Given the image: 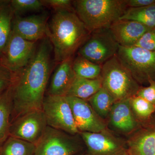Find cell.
I'll list each match as a JSON object with an SVG mask.
<instances>
[{
  "instance_id": "obj_1",
  "label": "cell",
  "mask_w": 155,
  "mask_h": 155,
  "mask_svg": "<svg viewBox=\"0 0 155 155\" xmlns=\"http://www.w3.org/2000/svg\"><path fill=\"white\" fill-rule=\"evenodd\" d=\"M52 50L49 40L45 37L29 63L14 73L11 86L13 105L11 122L28 112L42 110L52 68Z\"/></svg>"
},
{
  "instance_id": "obj_2",
  "label": "cell",
  "mask_w": 155,
  "mask_h": 155,
  "mask_svg": "<svg viewBox=\"0 0 155 155\" xmlns=\"http://www.w3.org/2000/svg\"><path fill=\"white\" fill-rule=\"evenodd\" d=\"M91 32L74 9L55 11L47 25L46 35L51 44L56 62L73 57Z\"/></svg>"
},
{
  "instance_id": "obj_3",
  "label": "cell",
  "mask_w": 155,
  "mask_h": 155,
  "mask_svg": "<svg viewBox=\"0 0 155 155\" xmlns=\"http://www.w3.org/2000/svg\"><path fill=\"white\" fill-rule=\"evenodd\" d=\"M72 6L90 32L110 28L127 8L125 0H76L72 1Z\"/></svg>"
},
{
  "instance_id": "obj_4",
  "label": "cell",
  "mask_w": 155,
  "mask_h": 155,
  "mask_svg": "<svg viewBox=\"0 0 155 155\" xmlns=\"http://www.w3.org/2000/svg\"><path fill=\"white\" fill-rule=\"evenodd\" d=\"M102 87L116 101L136 95L140 88L130 72L121 64L117 55L102 65Z\"/></svg>"
},
{
  "instance_id": "obj_5",
  "label": "cell",
  "mask_w": 155,
  "mask_h": 155,
  "mask_svg": "<svg viewBox=\"0 0 155 155\" xmlns=\"http://www.w3.org/2000/svg\"><path fill=\"white\" fill-rule=\"evenodd\" d=\"M116 55L139 84L155 81V52L135 46H119Z\"/></svg>"
},
{
  "instance_id": "obj_6",
  "label": "cell",
  "mask_w": 155,
  "mask_h": 155,
  "mask_svg": "<svg viewBox=\"0 0 155 155\" xmlns=\"http://www.w3.org/2000/svg\"><path fill=\"white\" fill-rule=\"evenodd\" d=\"M119 46L109 28H100L91 32L88 38L78 51V55L103 65L117 55Z\"/></svg>"
},
{
  "instance_id": "obj_7",
  "label": "cell",
  "mask_w": 155,
  "mask_h": 155,
  "mask_svg": "<svg viewBox=\"0 0 155 155\" xmlns=\"http://www.w3.org/2000/svg\"><path fill=\"white\" fill-rule=\"evenodd\" d=\"M76 135L48 126L35 145V155H76L83 153L82 143Z\"/></svg>"
},
{
  "instance_id": "obj_8",
  "label": "cell",
  "mask_w": 155,
  "mask_h": 155,
  "mask_svg": "<svg viewBox=\"0 0 155 155\" xmlns=\"http://www.w3.org/2000/svg\"><path fill=\"white\" fill-rule=\"evenodd\" d=\"M42 110L48 126L72 135L79 134L65 96L47 95L45 97Z\"/></svg>"
},
{
  "instance_id": "obj_9",
  "label": "cell",
  "mask_w": 155,
  "mask_h": 155,
  "mask_svg": "<svg viewBox=\"0 0 155 155\" xmlns=\"http://www.w3.org/2000/svg\"><path fill=\"white\" fill-rule=\"evenodd\" d=\"M36 42L26 40L12 30L11 36L0 57L1 64L13 73L29 63L36 49Z\"/></svg>"
},
{
  "instance_id": "obj_10",
  "label": "cell",
  "mask_w": 155,
  "mask_h": 155,
  "mask_svg": "<svg viewBox=\"0 0 155 155\" xmlns=\"http://www.w3.org/2000/svg\"><path fill=\"white\" fill-rule=\"evenodd\" d=\"M48 127L42 110H34L11 122L10 136L36 145Z\"/></svg>"
},
{
  "instance_id": "obj_11",
  "label": "cell",
  "mask_w": 155,
  "mask_h": 155,
  "mask_svg": "<svg viewBox=\"0 0 155 155\" xmlns=\"http://www.w3.org/2000/svg\"><path fill=\"white\" fill-rule=\"evenodd\" d=\"M72 110L75 124L80 132L96 133L105 130L106 126L87 100L65 96Z\"/></svg>"
},
{
  "instance_id": "obj_12",
  "label": "cell",
  "mask_w": 155,
  "mask_h": 155,
  "mask_svg": "<svg viewBox=\"0 0 155 155\" xmlns=\"http://www.w3.org/2000/svg\"><path fill=\"white\" fill-rule=\"evenodd\" d=\"M87 155H121L126 151L119 141L105 132H80Z\"/></svg>"
},
{
  "instance_id": "obj_13",
  "label": "cell",
  "mask_w": 155,
  "mask_h": 155,
  "mask_svg": "<svg viewBox=\"0 0 155 155\" xmlns=\"http://www.w3.org/2000/svg\"><path fill=\"white\" fill-rule=\"evenodd\" d=\"M48 17L47 13L25 17L14 15L12 30L26 40L36 42L45 37Z\"/></svg>"
},
{
  "instance_id": "obj_14",
  "label": "cell",
  "mask_w": 155,
  "mask_h": 155,
  "mask_svg": "<svg viewBox=\"0 0 155 155\" xmlns=\"http://www.w3.org/2000/svg\"><path fill=\"white\" fill-rule=\"evenodd\" d=\"M150 28L136 21L125 19L117 20L109 28L117 43L124 47L134 46L143 35Z\"/></svg>"
},
{
  "instance_id": "obj_15",
  "label": "cell",
  "mask_w": 155,
  "mask_h": 155,
  "mask_svg": "<svg viewBox=\"0 0 155 155\" xmlns=\"http://www.w3.org/2000/svg\"><path fill=\"white\" fill-rule=\"evenodd\" d=\"M73 57L59 63L53 74L48 94L66 96L76 75L73 67Z\"/></svg>"
},
{
  "instance_id": "obj_16",
  "label": "cell",
  "mask_w": 155,
  "mask_h": 155,
  "mask_svg": "<svg viewBox=\"0 0 155 155\" xmlns=\"http://www.w3.org/2000/svg\"><path fill=\"white\" fill-rule=\"evenodd\" d=\"M109 116L112 126L122 132H130L136 126V121L130 105V98L114 103Z\"/></svg>"
},
{
  "instance_id": "obj_17",
  "label": "cell",
  "mask_w": 155,
  "mask_h": 155,
  "mask_svg": "<svg viewBox=\"0 0 155 155\" xmlns=\"http://www.w3.org/2000/svg\"><path fill=\"white\" fill-rule=\"evenodd\" d=\"M102 87L101 77L90 79L76 76L66 96L75 97L87 100Z\"/></svg>"
},
{
  "instance_id": "obj_18",
  "label": "cell",
  "mask_w": 155,
  "mask_h": 155,
  "mask_svg": "<svg viewBox=\"0 0 155 155\" xmlns=\"http://www.w3.org/2000/svg\"><path fill=\"white\" fill-rule=\"evenodd\" d=\"M11 86L0 95V147L10 136L13 105Z\"/></svg>"
},
{
  "instance_id": "obj_19",
  "label": "cell",
  "mask_w": 155,
  "mask_h": 155,
  "mask_svg": "<svg viewBox=\"0 0 155 155\" xmlns=\"http://www.w3.org/2000/svg\"><path fill=\"white\" fill-rule=\"evenodd\" d=\"M14 17L10 1H0V57L11 36Z\"/></svg>"
},
{
  "instance_id": "obj_20",
  "label": "cell",
  "mask_w": 155,
  "mask_h": 155,
  "mask_svg": "<svg viewBox=\"0 0 155 155\" xmlns=\"http://www.w3.org/2000/svg\"><path fill=\"white\" fill-rule=\"evenodd\" d=\"M87 101L96 114L102 119H105L109 116L112 107L116 101L103 87Z\"/></svg>"
},
{
  "instance_id": "obj_21",
  "label": "cell",
  "mask_w": 155,
  "mask_h": 155,
  "mask_svg": "<svg viewBox=\"0 0 155 155\" xmlns=\"http://www.w3.org/2000/svg\"><path fill=\"white\" fill-rule=\"evenodd\" d=\"M119 19L136 21L149 28H155V3L142 8H128Z\"/></svg>"
},
{
  "instance_id": "obj_22",
  "label": "cell",
  "mask_w": 155,
  "mask_h": 155,
  "mask_svg": "<svg viewBox=\"0 0 155 155\" xmlns=\"http://www.w3.org/2000/svg\"><path fill=\"white\" fill-rule=\"evenodd\" d=\"M35 144L10 136L0 147V155H35Z\"/></svg>"
},
{
  "instance_id": "obj_23",
  "label": "cell",
  "mask_w": 155,
  "mask_h": 155,
  "mask_svg": "<svg viewBox=\"0 0 155 155\" xmlns=\"http://www.w3.org/2000/svg\"><path fill=\"white\" fill-rule=\"evenodd\" d=\"M73 67L77 77L94 79L101 77L102 65L94 64L78 55L73 60Z\"/></svg>"
},
{
  "instance_id": "obj_24",
  "label": "cell",
  "mask_w": 155,
  "mask_h": 155,
  "mask_svg": "<svg viewBox=\"0 0 155 155\" xmlns=\"http://www.w3.org/2000/svg\"><path fill=\"white\" fill-rule=\"evenodd\" d=\"M130 155H155V130L146 134L130 145Z\"/></svg>"
},
{
  "instance_id": "obj_25",
  "label": "cell",
  "mask_w": 155,
  "mask_h": 155,
  "mask_svg": "<svg viewBox=\"0 0 155 155\" xmlns=\"http://www.w3.org/2000/svg\"><path fill=\"white\" fill-rule=\"evenodd\" d=\"M10 2L15 16H20L28 12L41 11L44 7L41 0H11Z\"/></svg>"
},
{
  "instance_id": "obj_26",
  "label": "cell",
  "mask_w": 155,
  "mask_h": 155,
  "mask_svg": "<svg viewBox=\"0 0 155 155\" xmlns=\"http://www.w3.org/2000/svg\"><path fill=\"white\" fill-rule=\"evenodd\" d=\"M130 104L135 114L140 118H149L155 112L154 105L137 95L130 98Z\"/></svg>"
},
{
  "instance_id": "obj_27",
  "label": "cell",
  "mask_w": 155,
  "mask_h": 155,
  "mask_svg": "<svg viewBox=\"0 0 155 155\" xmlns=\"http://www.w3.org/2000/svg\"><path fill=\"white\" fill-rule=\"evenodd\" d=\"M135 46L155 52V28H150L146 31Z\"/></svg>"
},
{
  "instance_id": "obj_28",
  "label": "cell",
  "mask_w": 155,
  "mask_h": 155,
  "mask_svg": "<svg viewBox=\"0 0 155 155\" xmlns=\"http://www.w3.org/2000/svg\"><path fill=\"white\" fill-rule=\"evenodd\" d=\"M14 73L0 64V95L12 85Z\"/></svg>"
},
{
  "instance_id": "obj_29",
  "label": "cell",
  "mask_w": 155,
  "mask_h": 155,
  "mask_svg": "<svg viewBox=\"0 0 155 155\" xmlns=\"http://www.w3.org/2000/svg\"><path fill=\"white\" fill-rule=\"evenodd\" d=\"M44 6L54 9L55 11L72 10V1L70 0H41Z\"/></svg>"
},
{
  "instance_id": "obj_30",
  "label": "cell",
  "mask_w": 155,
  "mask_h": 155,
  "mask_svg": "<svg viewBox=\"0 0 155 155\" xmlns=\"http://www.w3.org/2000/svg\"><path fill=\"white\" fill-rule=\"evenodd\" d=\"M149 84V86L140 89L136 95L155 106V81H150Z\"/></svg>"
},
{
  "instance_id": "obj_31",
  "label": "cell",
  "mask_w": 155,
  "mask_h": 155,
  "mask_svg": "<svg viewBox=\"0 0 155 155\" xmlns=\"http://www.w3.org/2000/svg\"><path fill=\"white\" fill-rule=\"evenodd\" d=\"M128 8H140L146 7L155 3V0H125Z\"/></svg>"
},
{
  "instance_id": "obj_32",
  "label": "cell",
  "mask_w": 155,
  "mask_h": 155,
  "mask_svg": "<svg viewBox=\"0 0 155 155\" xmlns=\"http://www.w3.org/2000/svg\"><path fill=\"white\" fill-rule=\"evenodd\" d=\"M129 155V153H128V152H127V151H125V153H122V155Z\"/></svg>"
},
{
  "instance_id": "obj_33",
  "label": "cell",
  "mask_w": 155,
  "mask_h": 155,
  "mask_svg": "<svg viewBox=\"0 0 155 155\" xmlns=\"http://www.w3.org/2000/svg\"><path fill=\"white\" fill-rule=\"evenodd\" d=\"M76 155H87L86 153L85 152H84L83 153H81L78 154Z\"/></svg>"
},
{
  "instance_id": "obj_34",
  "label": "cell",
  "mask_w": 155,
  "mask_h": 155,
  "mask_svg": "<svg viewBox=\"0 0 155 155\" xmlns=\"http://www.w3.org/2000/svg\"><path fill=\"white\" fill-rule=\"evenodd\" d=\"M0 64H1V61H0Z\"/></svg>"
},
{
  "instance_id": "obj_35",
  "label": "cell",
  "mask_w": 155,
  "mask_h": 155,
  "mask_svg": "<svg viewBox=\"0 0 155 155\" xmlns=\"http://www.w3.org/2000/svg\"><path fill=\"white\" fill-rule=\"evenodd\" d=\"M129 155H130V154H129Z\"/></svg>"
}]
</instances>
